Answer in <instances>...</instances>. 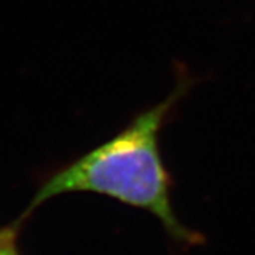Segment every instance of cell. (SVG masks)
I'll return each mask as SVG.
<instances>
[{"instance_id":"7a4b0ae2","label":"cell","mask_w":255,"mask_h":255,"mask_svg":"<svg viewBox=\"0 0 255 255\" xmlns=\"http://www.w3.org/2000/svg\"><path fill=\"white\" fill-rule=\"evenodd\" d=\"M16 238L14 230L11 228H6V230H0V248H3L4 246H7L10 243H13Z\"/></svg>"},{"instance_id":"6da1fadb","label":"cell","mask_w":255,"mask_h":255,"mask_svg":"<svg viewBox=\"0 0 255 255\" xmlns=\"http://www.w3.org/2000/svg\"><path fill=\"white\" fill-rule=\"evenodd\" d=\"M184 90L180 82L166 100L139 114L118 135L55 172L38 189L30 210L64 193L91 191L149 211L180 246L203 244L200 233L184 226L174 211L173 182L159 145L160 130Z\"/></svg>"},{"instance_id":"3957f363","label":"cell","mask_w":255,"mask_h":255,"mask_svg":"<svg viewBox=\"0 0 255 255\" xmlns=\"http://www.w3.org/2000/svg\"><path fill=\"white\" fill-rule=\"evenodd\" d=\"M0 255H18L17 250L14 247V241L7 244V246H4L3 248H0Z\"/></svg>"}]
</instances>
